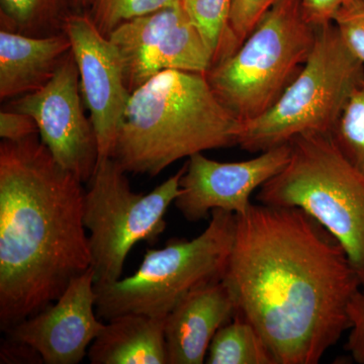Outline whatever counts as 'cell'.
<instances>
[{
    "mask_svg": "<svg viewBox=\"0 0 364 364\" xmlns=\"http://www.w3.org/2000/svg\"><path fill=\"white\" fill-rule=\"evenodd\" d=\"M0 363H44L39 352L31 345L7 337L0 348Z\"/></svg>",
    "mask_w": 364,
    "mask_h": 364,
    "instance_id": "27",
    "label": "cell"
},
{
    "mask_svg": "<svg viewBox=\"0 0 364 364\" xmlns=\"http://www.w3.org/2000/svg\"><path fill=\"white\" fill-rule=\"evenodd\" d=\"M277 0H232L228 21L227 57L236 51Z\"/></svg>",
    "mask_w": 364,
    "mask_h": 364,
    "instance_id": "22",
    "label": "cell"
},
{
    "mask_svg": "<svg viewBox=\"0 0 364 364\" xmlns=\"http://www.w3.org/2000/svg\"><path fill=\"white\" fill-rule=\"evenodd\" d=\"M236 215L214 210L195 239L172 238L164 247L148 249L131 277L95 286L98 317L109 321L126 314L165 318L196 289L221 282L236 234Z\"/></svg>",
    "mask_w": 364,
    "mask_h": 364,
    "instance_id": "6",
    "label": "cell"
},
{
    "mask_svg": "<svg viewBox=\"0 0 364 364\" xmlns=\"http://www.w3.org/2000/svg\"><path fill=\"white\" fill-rule=\"evenodd\" d=\"M289 144L284 169L258 202L305 210L339 242L364 291V173L340 152L332 134L306 133Z\"/></svg>",
    "mask_w": 364,
    "mask_h": 364,
    "instance_id": "4",
    "label": "cell"
},
{
    "mask_svg": "<svg viewBox=\"0 0 364 364\" xmlns=\"http://www.w3.org/2000/svg\"><path fill=\"white\" fill-rule=\"evenodd\" d=\"M205 363L277 364L257 330L239 315L215 333Z\"/></svg>",
    "mask_w": 364,
    "mask_h": 364,
    "instance_id": "18",
    "label": "cell"
},
{
    "mask_svg": "<svg viewBox=\"0 0 364 364\" xmlns=\"http://www.w3.org/2000/svg\"><path fill=\"white\" fill-rule=\"evenodd\" d=\"M85 107L78 67L70 50L43 87L16 98L7 109L32 117L41 141L54 159L85 183L92 178L100 157L97 134Z\"/></svg>",
    "mask_w": 364,
    "mask_h": 364,
    "instance_id": "10",
    "label": "cell"
},
{
    "mask_svg": "<svg viewBox=\"0 0 364 364\" xmlns=\"http://www.w3.org/2000/svg\"><path fill=\"white\" fill-rule=\"evenodd\" d=\"M184 171L186 165L144 195L132 191L128 172L114 158L98 163L83 200L95 286L121 279L127 257L136 243L157 241L166 228L167 210L181 193Z\"/></svg>",
    "mask_w": 364,
    "mask_h": 364,
    "instance_id": "8",
    "label": "cell"
},
{
    "mask_svg": "<svg viewBox=\"0 0 364 364\" xmlns=\"http://www.w3.org/2000/svg\"><path fill=\"white\" fill-rule=\"evenodd\" d=\"M332 138L344 157L364 173V81L349 97Z\"/></svg>",
    "mask_w": 364,
    "mask_h": 364,
    "instance_id": "20",
    "label": "cell"
},
{
    "mask_svg": "<svg viewBox=\"0 0 364 364\" xmlns=\"http://www.w3.org/2000/svg\"><path fill=\"white\" fill-rule=\"evenodd\" d=\"M130 92L165 70L207 74L213 56L183 2L124 21L109 36Z\"/></svg>",
    "mask_w": 364,
    "mask_h": 364,
    "instance_id": "9",
    "label": "cell"
},
{
    "mask_svg": "<svg viewBox=\"0 0 364 364\" xmlns=\"http://www.w3.org/2000/svg\"><path fill=\"white\" fill-rule=\"evenodd\" d=\"M35 135H39V129L32 117L7 107L0 112V136L2 141L20 142Z\"/></svg>",
    "mask_w": 364,
    "mask_h": 364,
    "instance_id": "25",
    "label": "cell"
},
{
    "mask_svg": "<svg viewBox=\"0 0 364 364\" xmlns=\"http://www.w3.org/2000/svg\"><path fill=\"white\" fill-rule=\"evenodd\" d=\"M356 0H301L303 13L309 23L315 26L333 23L340 9Z\"/></svg>",
    "mask_w": 364,
    "mask_h": 364,
    "instance_id": "26",
    "label": "cell"
},
{
    "mask_svg": "<svg viewBox=\"0 0 364 364\" xmlns=\"http://www.w3.org/2000/svg\"><path fill=\"white\" fill-rule=\"evenodd\" d=\"M333 23L349 50L364 63V0L340 9Z\"/></svg>",
    "mask_w": 364,
    "mask_h": 364,
    "instance_id": "23",
    "label": "cell"
},
{
    "mask_svg": "<svg viewBox=\"0 0 364 364\" xmlns=\"http://www.w3.org/2000/svg\"><path fill=\"white\" fill-rule=\"evenodd\" d=\"M71 11L69 0H0V26L11 32L45 37L63 33Z\"/></svg>",
    "mask_w": 364,
    "mask_h": 364,
    "instance_id": "17",
    "label": "cell"
},
{
    "mask_svg": "<svg viewBox=\"0 0 364 364\" xmlns=\"http://www.w3.org/2000/svg\"><path fill=\"white\" fill-rule=\"evenodd\" d=\"M182 2L183 0H92L88 14L98 30L107 37L124 21Z\"/></svg>",
    "mask_w": 364,
    "mask_h": 364,
    "instance_id": "21",
    "label": "cell"
},
{
    "mask_svg": "<svg viewBox=\"0 0 364 364\" xmlns=\"http://www.w3.org/2000/svg\"><path fill=\"white\" fill-rule=\"evenodd\" d=\"M231 4L232 0H183V6L210 49L213 65L227 57Z\"/></svg>",
    "mask_w": 364,
    "mask_h": 364,
    "instance_id": "19",
    "label": "cell"
},
{
    "mask_svg": "<svg viewBox=\"0 0 364 364\" xmlns=\"http://www.w3.org/2000/svg\"><path fill=\"white\" fill-rule=\"evenodd\" d=\"M165 318L141 314L117 316L93 340L91 364H167Z\"/></svg>",
    "mask_w": 364,
    "mask_h": 364,
    "instance_id": "16",
    "label": "cell"
},
{
    "mask_svg": "<svg viewBox=\"0 0 364 364\" xmlns=\"http://www.w3.org/2000/svg\"><path fill=\"white\" fill-rule=\"evenodd\" d=\"M69 1H70L72 11H76V13H88L92 0H69Z\"/></svg>",
    "mask_w": 364,
    "mask_h": 364,
    "instance_id": "28",
    "label": "cell"
},
{
    "mask_svg": "<svg viewBox=\"0 0 364 364\" xmlns=\"http://www.w3.org/2000/svg\"><path fill=\"white\" fill-rule=\"evenodd\" d=\"M226 284L277 364H317L350 329L361 289L339 242L305 210L251 205L236 215Z\"/></svg>",
    "mask_w": 364,
    "mask_h": 364,
    "instance_id": "1",
    "label": "cell"
},
{
    "mask_svg": "<svg viewBox=\"0 0 364 364\" xmlns=\"http://www.w3.org/2000/svg\"><path fill=\"white\" fill-rule=\"evenodd\" d=\"M350 329L345 349L355 363L364 364V291L359 289L348 306Z\"/></svg>",
    "mask_w": 364,
    "mask_h": 364,
    "instance_id": "24",
    "label": "cell"
},
{
    "mask_svg": "<svg viewBox=\"0 0 364 364\" xmlns=\"http://www.w3.org/2000/svg\"><path fill=\"white\" fill-rule=\"evenodd\" d=\"M95 305V274L90 268L51 305L7 330V337L33 346L46 364H77L105 325Z\"/></svg>",
    "mask_w": 364,
    "mask_h": 364,
    "instance_id": "13",
    "label": "cell"
},
{
    "mask_svg": "<svg viewBox=\"0 0 364 364\" xmlns=\"http://www.w3.org/2000/svg\"><path fill=\"white\" fill-rule=\"evenodd\" d=\"M241 126L205 74L165 70L131 93L112 158L154 177L182 158L238 145Z\"/></svg>",
    "mask_w": 364,
    "mask_h": 364,
    "instance_id": "3",
    "label": "cell"
},
{
    "mask_svg": "<svg viewBox=\"0 0 364 364\" xmlns=\"http://www.w3.org/2000/svg\"><path fill=\"white\" fill-rule=\"evenodd\" d=\"M82 182L38 135L0 144V328L57 301L91 265Z\"/></svg>",
    "mask_w": 364,
    "mask_h": 364,
    "instance_id": "2",
    "label": "cell"
},
{
    "mask_svg": "<svg viewBox=\"0 0 364 364\" xmlns=\"http://www.w3.org/2000/svg\"><path fill=\"white\" fill-rule=\"evenodd\" d=\"M236 315L222 280L189 294L165 318L167 364L205 363L215 333Z\"/></svg>",
    "mask_w": 364,
    "mask_h": 364,
    "instance_id": "14",
    "label": "cell"
},
{
    "mask_svg": "<svg viewBox=\"0 0 364 364\" xmlns=\"http://www.w3.org/2000/svg\"><path fill=\"white\" fill-rule=\"evenodd\" d=\"M363 81L364 63L345 44L335 23L318 26L303 69L268 111L241 123L238 146L262 153L303 134H332L349 97Z\"/></svg>",
    "mask_w": 364,
    "mask_h": 364,
    "instance_id": "7",
    "label": "cell"
},
{
    "mask_svg": "<svg viewBox=\"0 0 364 364\" xmlns=\"http://www.w3.org/2000/svg\"><path fill=\"white\" fill-rule=\"evenodd\" d=\"M71 43L65 33L45 37L0 30V98L40 90L53 77Z\"/></svg>",
    "mask_w": 364,
    "mask_h": 364,
    "instance_id": "15",
    "label": "cell"
},
{
    "mask_svg": "<svg viewBox=\"0 0 364 364\" xmlns=\"http://www.w3.org/2000/svg\"><path fill=\"white\" fill-rule=\"evenodd\" d=\"M289 155V144L240 162L215 161L203 153L193 155L174 205L189 222L205 219L214 210L245 214L254 191L284 169Z\"/></svg>",
    "mask_w": 364,
    "mask_h": 364,
    "instance_id": "12",
    "label": "cell"
},
{
    "mask_svg": "<svg viewBox=\"0 0 364 364\" xmlns=\"http://www.w3.org/2000/svg\"><path fill=\"white\" fill-rule=\"evenodd\" d=\"M64 33L71 43L83 100L97 134L100 163L114 154L131 92L124 82L119 52L98 30L90 14L71 11L66 18Z\"/></svg>",
    "mask_w": 364,
    "mask_h": 364,
    "instance_id": "11",
    "label": "cell"
},
{
    "mask_svg": "<svg viewBox=\"0 0 364 364\" xmlns=\"http://www.w3.org/2000/svg\"><path fill=\"white\" fill-rule=\"evenodd\" d=\"M316 37L317 26L306 21L301 0H277L238 49L210 67L208 85L241 123L255 119L298 76Z\"/></svg>",
    "mask_w": 364,
    "mask_h": 364,
    "instance_id": "5",
    "label": "cell"
}]
</instances>
